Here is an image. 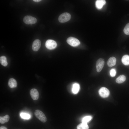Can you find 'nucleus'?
Segmentation results:
<instances>
[{"label": "nucleus", "instance_id": "5701e85b", "mask_svg": "<svg viewBox=\"0 0 129 129\" xmlns=\"http://www.w3.org/2000/svg\"><path fill=\"white\" fill-rule=\"evenodd\" d=\"M0 129H7V128L4 126H1L0 127Z\"/></svg>", "mask_w": 129, "mask_h": 129}, {"label": "nucleus", "instance_id": "dca6fc26", "mask_svg": "<svg viewBox=\"0 0 129 129\" xmlns=\"http://www.w3.org/2000/svg\"><path fill=\"white\" fill-rule=\"evenodd\" d=\"M126 78L125 75H122L118 77L116 80V82L118 83H121L124 82L126 80Z\"/></svg>", "mask_w": 129, "mask_h": 129}, {"label": "nucleus", "instance_id": "0eeeda50", "mask_svg": "<svg viewBox=\"0 0 129 129\" xmlns=\"http://www.w3.org/2000/svg\"><path fill=\"white\" fill-rule=\"evenodd\" d=\"M104 64V60L102 58L98 59L96 62V66L97 71L98 72L101 71Z\"/></svg>", "mask_w": 129, "mask_h": 129}, {"label": "nucleus", "instance_id": "2eb2a0df", "mask_svg": "<svg viewBox=\"0 0 129 129\" xmlns=\"http://www.w3.org/2000/svg\"><path fill=\"white\" fill-rule=\"evenodd\" d=\"M10 119V117L8 115H6L4 116L0 117V123L4 124L8 122Z\"/></svg>", "mask_w": 129, "mask_h": 129}, {"label": "nucleus", "instance_id": "4468645a", "mask_svg": "<svg viewBox=\"0 0 129 129\" xmlns=\"http://www.w3.org/2000/svg\"><path fill=\"white\" fill-rule=\"evenodd\" d=\"M122 61L125 65H129V55H125L123 56L122 59Z\"/></svg>", "mask_w": 129, "mask_h": 129}, {"label": "nucleus", "instance_id": "412c9836", "mask_svg": "<svg viewBox=\"0 0 129 129\" xmlns=\"http://www.w3.org/2000/svg\"><path fill=\"white\" fill-rule=\"evenodd\" d=\"M20 116L22 118L24 119H28L30 118V116L29 114L25 113H21L20 114Z\"/></svg>", "mask_w": 129, "mask_h": 129}, {"label": "nucleus", "instance_id": "f8f14e48", "mask_svg": "<svg viewBox=\"0 0 129 129\" xmlns=\"http://www.w3.org/2000/svg\"><path fill=\"white\" fill-rule=\"evenodd\" d=\"M106 1L104 0H97L95 3L96 7L98 9L102 8L103 6L105 4Z\"/></svg>", "mask_w": 129, "mask_h": 129}, {"label": "nucleus", "instance_id": "f03ea898", "mask_svg": "<svg viewBox=\"0 0 129 129\" xmlns=\"http://www.w3.org/2000/svg\"><path fill=\"white\" fill-rule=\"evenodd\" d=\"M71 18L70 14L67 12H64L61 14L58 18L59 21L61 23H64L69 21Z\"/></svg>", "mask_w": 129, "mask_h": 129}, {"label": "nucleus", "instance_id": "7ed1b4c3", "mask_svg": "<svg viewBox=\"0 0 129 129\" xmlns=\"http://www.w3.org/2000/svg\"><path fill=\"white\" fill-rule=\"evenodd\" d=\"M66 41L68 44L74 47H76L80 44V42L78 39L73 37L68 38Z\"/></svg>", "mask_w": 129, "mask_h": 129}, {"label": "nucleus", "instance_id": "20e7f679", "mask_svg": "<svg viewBox=\"0 0 129 129\" xmlns=\"http://www.w3.org/2000/svg\"><path fill=\"white\" fill-rule=\"evenodd\" d=\"M37 21L36 18L30 16H26L23 19L24 22L27 24H35L37 22Z\"/></svg>", "mask_w": 129, "mask_h": 129}, {"label": "nucleus", "instance_id": "9d476101", "mask_svg": "<svg viewBox=\"0 0 129 129\" xmlns=\"http://www.w3.org/2000/svg\"><path fill=\"white\" fill-rule=\"evenodd\" d=\"M8 84L9 86L11 88L16 87L17 85L16 81L13 78H10L9 80Z\"/></svg>", "mask_w": 129, "mask_h": 129}, {"label": "nucleus", "instance_id": "6ab92c4d", "mask_svg": "<svg viewBox=\"0 0 129 129\" xmlns=\"http://www.w3.org/2000/svg\"><path fill=\"white\" fill-rule=\"evenodd\" d=\"M92 118V117L90 116H87L84 117L82 119V122L87 123L89 122Z\"/></svg>", "mask_w": 129, "mask_h": 129}, {"label": "nucleus", "instance_id": "39448f33", "mask_svg": "<svg viewBox=\"0 0 129 129\" xmlns=\"http://www.w3.org/2000/svg\"><path fill=\"white\" fill-rule=\"evenodd\" d=\"M45 45L46 48L49 50H52L55 48L57 46V43L54 40L48 39L46 42Z\"/></svg>", "mask_w": 129, "mask_h": 129}, {"label": "nucleus", "instance_id": "9b49d317", "mask_svg": "<svg viewBox=\"0 0 129 129\" xmlns=\"http://www.w3.org/2000/svg\"><path fill=\"white\" fill-rule=\"evenodd\" d=\"M116 59L114 57H112L110 58L108 60L107 62L108 65L111 67L115 65L116 64Z\"/></svg>", "mask_w": 129, "mask_h": 129}, {"label": "nucleus", "instance_id": "aec40b11", "mask_svg": "<svg viewBox=\"0 0 129 129\" xmlns=\"http://www.w3.org/2000/svg\"><path fill=\"white\" fill-rule=\"evenodd\" d=\"M124 32L125 34L129 35V23H127L125 27Z\"/></svg>", "mask_w": 129, "mask_h": 129}, {"label": "nucleus", "instance_id": "b1692460", "mask_svg": "<svg viewBox=\"0 0 129 129\" xmlns=\"http://www.w3.org/2000/svg\"><path fill=\"white\" fill-rule=\"evenodd\" d=\"M33 1L36 2H39L41 1V0H33Z\"/></svg>", "mask_w": 129, "mask_h": 129}, {"label": "nucleus", "instance_id": "a211bd4d", "mask_svg": "<svg viewBox=\"0 0 129 129\" xmlns=\"http://www.w3.org/2000/svg\"><path fill=\"white\" fill-rule=\"evenodd\" d=\"M0 62L1 64L4 66H7L8 64L6 58L5 56H2L0 57Z\"/></svg>", "mask_w": 129, "mask_h": 129}, {"label": "nucleus", "instance_id": "4be33fe9", "mask_svg": "<svg viewBox=\"0 0 129 129\" xmlns=\"http://www.w3.org/2000/svg\"><path fill=\"white\" fill-rule=\"evenodd\" d=\"M116 73V71L115 69H111L110 71V74L111 76L112 77L115 76Z\"/></svg>", "mask_w": 129, "mask_h": 129}, {"label": "nucleus", "instance_id": "f3484780", "mask_svg": "<svg viewBox=\"0 0 129 129\" xmlns=\"http://www.w3.org/2000/svg\"><path fill=\"white\" fill-rule=\"evenodd\" d=\"M77 129H88L89 126L87 123L82 122L77 126Z\"/></svg>", "mask_w": 129, "mask_h": 129}, {"label": "nucleus", "instance_id": "ddd939ff", "mask_svg": "<svg viewBox=\"0 0 129 129\" xmlns=\"http://www.w3.org/2000/svg\"><path fill=\"white\" fill-rule=\"evenodd\" d=\"M80 86L79 85L78 83H74L72 86V91L74 94L77 93L80 89Z\"/></svg>", "mask_w": 129, "mask_h": 129}, {"label": "nucleus", "instance_id": "f257e3e1", "mask_svg": "<svg viewBox=\"0 0 129 129\" xmlns=\"http://www.w3.org/2000/svg\"><path fill=\"white\" fill-rule=\"evenodd\" d=\"M35 117L40 121L43 123L46 122L47 120V118L44 114L39 110H36L34 112Z\"/></svg>", "mask_w": 129, "mask_h": 129}, {"label": "nucleus", "instance_id": "6e6552de", "mask_svg": "<svg viewBox=\"0 0 129 129\" xmlns=\"http://www.w3.org/2000/svg\"><path fill=\"white\" fill-rule=\"evenodd\" d=\"M30 94L32 99L34 100H37L39 98V92L36 89H31L30 91Z\"/></svg>", "mask_w": 129, "mask_h": 129}, {"label": "nucleus", "instance_id": "1a4fd4ad", "mask_svg": "<svg viewBox=\"0 0 129 129\" xmlns=\"http://www.w3.org/2000/svg\"><path fill=\"white\" fill-rule=\"evenodd\" d=\"M41 46V42L38 39L35 40L33 42L32 48L35 51H38L40 48Z\"/></svg>", "mask_w": 129, "mask_h": 129}, {"label": "nucleus", "instance_id": "423d86ee", "mask_svg": "<svg viewBox=\"0 0 129 129\" xmlns=\"http://www.w3.org/2000/svg\"><path fill=\"white\" fill-rule=\"evenodd\" d=\"M98 92L100 95L103 98H106L108 97L109 94V90L107 88L102 87L99 90Z\"/></svg>", "mask_w": 129, "mask_h": 129}]
</instances>
